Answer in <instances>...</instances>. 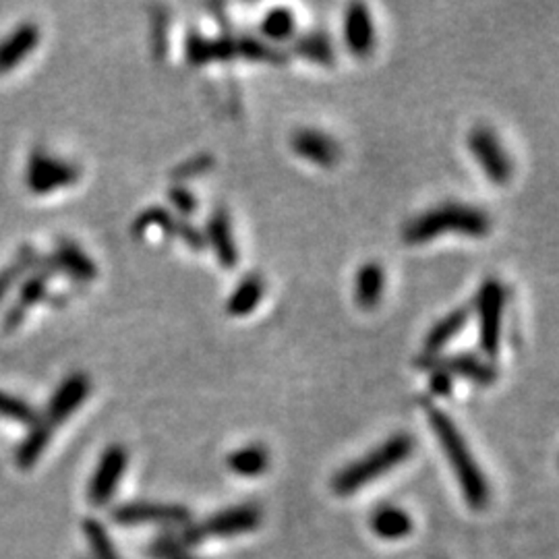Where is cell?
Returning a JSON list of instances; mask_svg holds the SVG:
<instances>
[{"mask_svg": "<svg viewBox=\"0 0 559 559\" xmlns=\"http://www.w3.org/2000/svg\"><path fill=\"white\" fill-rule=\"evenodd\" d=\"M262 522V516H259V510L255 506H235L230 510H224V512L208 518L206 522L200 524L193 533L189 535V538L193 541H200V538L208 537H236L244 535L255 530Z\"/></svg>", "mask_w": 559, "mask_h": 559, "instance_id": "8fae6325", "label": "cell"}, {"mask_svg": "<svg viewBox=\"0 0 559 559\" xmlns=\"http://www.w3.org/2000/svg\"><path fill=\"white\" fill-rule=\"evenodd\" d=\"M149 554H152L155 559H200L195 557L193 554L182 547V545L168 541V538H162V541H155L152 547H149Z\"/></svg>", "mask_w": 559, "mask_h": 559, "instance_id": "4dcf8cb0", "label": "cell"}, {"mask_svg": "<svg viewBox=\"0 0 559 559\" xmlns=\"http://www.w3.org/2000/svg\"><path fill=\"white\" fill-rule=\"evenodd\" d=\"M429 425H431L435 438H438L439 446L446 454V458L452 466L458 485L465 493V500L470 508L481 510L487 506L489 501V485L485 475L481 473L479 465H476L473 452L468 449V443L462 438L460 429L456 422L448 417V413L439 411V408H431L429 411Z\"/></svg>", "mask_w": 559, "mask_h": 559, "instance_id": "6da1fadb", "label": "cell"}, {"mask_svg": "<svg viewBox=\"0 0 559 559\" xmlns=\"http://www.w3.org/2000/svg\"><path fill=\"white\" fill-rule=\"evenodd\" d=\"M344 42L354 57H369L375 46V30L371 13L363 3H352L344 13Z\"/></svg>", "mask_w": 559, "mask_h": 559, "instance_id": "5bb4252c", "label": "cell"}, {"mask_svg": "<svg viewBox=\"0 0 559 559\" xmlns=\"http://www.w3.org/2000/svg\"><path fill=\"white\" fill-rule=\"evenodd\" d=\"M290 147L298 158L322 168H332L340 160L338 143L317 129H298L290 138Z\"/></svg>", "mask_w": 559, "mask_h": 559, "instance_id": "7c38bea8", "label": "cell"}, {"mask_svg": "<svg viewBox=\"0 0 559 559\" xmlns=\"http://www.w3.org/2000/svg\"><path fill=\"white\" fill-rule=\"evenodd\" d=\"M33 253L31 251H25V253L15 259V262H11L9 265H4L3 270H0V303L4 301V297L9 295V292L13 290V286H15L19 280L23 278V274L30 268H33Z\"/></svg>", "mask_w": 559, "mask_h": 559, "instance_id": "f546056e", "label": "cell"}, {"mask_svg": "<svg viewBox=\"0 0 559 559\" xmlns=\"http://www.w3.org/2000/svg\"><path fill=\"white\" fill-rule=\"evenodd\" d=\"M50 438H52V429L44 425L42 421H38L36 425L31 427V431L27 433V438L22 441V446L17 448V454H15L17 465L23 470L36 465L40 456H42L44 449L48 448V443H50Z\"/></svg>", "mask_w": 559, "mask_h": 559, "instance_id": "d4e9b609", "label": "cell"}, {"mask_svg": "<svg viewBox=\"0 0 559 559\" xmlns=\"http://www.w3.org/2000/svg\"><path fill=\"white\" fill-rule=\"evenodd\" d=\"M414 439L406 433H398L381 443L363 458L354 460L352 465L340 470L333 476V491L338 495H350L354 491L371 485L375 479L384 476L400 466L413 454Z\"/></svg>", "mask_w": 559, "mask_h": 559, "instance_id": "3957f363", "label": "cell"}, {"mask_svg": "<svg viewBox=\"0 0 559 559\" xmlns=\"http://www.w3.org/2000/svg\"><path fill=\"white\" fill-rule=\"evenodd\" d=\"M176 235H179L182 241H185L189 247H193L197 251H201L206 247V236L200 233L195 226H191L189 222H179L176 224Z\"/></svg>", "mask_w": 559, "mask_h": 559, "instance_id": "d6a6232c", "label": "cell"}, {"mask_svg": "<svg viewBox=\"0 0 559 559\" xmlns=\"http://www.w3.org/2000/svg\"><path fill=\"white\" fill-rule=\"evenodd\" d=\"M452 379H454L452 375H448L443 371H433L431 381H429V387H431V392L438 394V396H449L454 387Z\"/></svg>", "mask_w": 559, "mask_h": 559, "instance_id": "836d02e7", "label": "cell"}, {"mask_svg": "<svg viewBox=\"0 0 559 559\" xmlns=\"http://www.w3.org/2000/svg\"><path fill=\"white\" fill-rule=\"evenodd\" d=\"M168 197H170V203H173V206L179 209V214H182V216L193 214V211L197 209L195 195L191 193L187 187H179V185L173 187V189H170Z\"/></svg>", "mask_w": 559, "mask_h": 559, "instance_id": "1f68e13d", "label": "cell"}, {"mask_svg": "<svg viewBox=\"0 0 559 559\" xmlns=\"http://www.w3.org/2000/svg\"><path fill=\"white\" fill-rule=\"evenodd\" d=\"M92 392V379L85 373H71L69 377L60 381V386L54 390L50 402H48L44 419H40L50 429H54L60 422H65L77 408L84 406Z\"/></svg>", "mask_w": 559, "mask_h": 559, "instance_id": "9c48e42d", "label": "cell"}, {"mask_svg": "<svg viewBox=\"0 0 559 559\" xmlns=\"http://www.w3.org/2000/svg\"><path fill=\"white\" fill-rule=\"evenodd\" d=\"M52 262L54 268L79 280V282H92V280L98 278V265H95L93 259L77 243L69 241V238H63V241L57 243Z\"/></svg>", "mask_w": 559, "mask_h": 559, "instance_id": "e0dca14e", "label": "cell"}, {"mask_svg": "<svg viewBox=\"0 0 559 559\" xmlns=\"http://www.w3.org/2000/svg\"><path fill=\"white\" fill-rule=\"evenodd\" d=\"M265 292L263 280L259 276H247L238 282L236 288L230 292L226 301V313L233 317H247L257 309V305L262 303Z\"/></svg>", "mask_w": 559, "mask_h": 559, "instance_id": "44dd1931", "label": "cell"}, {"mask_svg": "<svg viewBox=\"0 0 559 559\" xmlns=\"http://www.w3.org/2000/svg\"><path fill=\"white\" fill-rule=\"evenodd\" d=\"M206 241L211 244L217 262L224 270H235L238 263V247L236 238L233 235V222L230 216L224 209H217L216 214H211L206 226Z\"/></svg>", "mask_w": 559, "mask_h": 559, "instance_id": "9a60e30c", "label": "cell"}, {"mask_svg": "<svg viewBox=\"0 0 559 559\" xmlns=\"http://www.w3.org/2000/svg\"><path fill=\"white\" fill-rule=\"evenodd\" d=\"M176 224H179V220H174L170 211L162 209V208H149L143 211L138 220H135L133 235L143 236L154 228L160 230V233L164 235H176Z\"/></svg>", "mask_w": 559, "mask_h": 559, "instance_id": "4316f807", "label": "cell"}, {"mask_svg": "<svg viewBox=\"0 0 559 559\" xmlns=\"http://www.w3.org/2000/svg\"><path fill=\"white\" fill-rule=\"evenodd\" d=\"M491 230V220L485 211L466 206V203H441L431 209L422 211L404 226V241L408 244H422L443 235H462L483 238Z\"/></svg>", "mask_w": 559, "mask_h": 559, "instance_id": "7a4b0ae2", "label": "cell"}, {"mask_svg": "<svg viewBox=\"0 0 559 559\" xmlns=\"http://www.w3.org/2000/svg\"><path fill=\"white\" fill-rule=\"evenodd\" d=\"M503 309H506V290L500 280H487L476 295V311H479V342L481 350L489 359H495L501 344Z\"/></svg>", "mask_w": 559, "mask_h": 559, "instance_id": "5b68a950", "label": "cell"}, {"mask_svg": "<svg viewBox=\"0 0 559 559\" xmlns=\"http://www.w3.org/2000/svg\"><path fill=\"white\" fill-rule=\"evenodd\" d=\"M129 465V454L127 449L114 443L108 446L104 454L100 456L98 465L90 479V487H87V497H90L92 506H106L112 500L114 491L119 489V483L125 475Z\"/></svg>", "mask_w": 559, "mask_h": 559, "instance_id": "ba28073f", "label": "cell"}, {"mask_svg": "<svg viewBox=\"0 0 559 559\" xmlns=\"http://www.w3.org/2000/svg\"><path fill=\"white\" fill-rule=\"evenodd\" d=\"M295 54L311 63L330 67L333 63V46L322 31H309L295 42Z\"/></svg>", "mask_w": 559, "mask_h": 559, "instance_id": "484cf974", "label": "cell"}, {"mask_svg": "<svg viewBox=\"0 0 559 559\" xmlns=\"http://www.w3.org/2000/svg\"><path fill=\"white\" fill-rule=\"evenodd\" d=\"M371 530L386 541H398L413 533V518L404 510L386 506L371 516Z\"/></svg>", "mask_w": 559, "mask_h": 559, "instance_id": "7402d4cb", "label": "cell"}, {"mask_svg": "<svg viewBox=\"0 0 559 559\" xmlns=\"http://www.w3.org/2000/svg\"><path fill=\"white\" fill-rule=\"evenodd\" d=\"M468 317H470V309H466V306H460V309H454V311H449L448 315H443L439 322L427 332V336H425L427 354L439 352L443 346L452 342V340L466 327Z\"/></svg>", "mask_w": 559, "mask_h": 559, "instance_id": "ffe728a7", "label": "cell"}, {"mask_svg": "<svg viewBox=\"0 0 559 559\" xmlns=\"http://www.w3.org/2000/svg\"><path fill=\"white\" fill-rule=\"evenodd\" d=\"M189 512L173 503H125L114 510V520L119 524H143V522H185Z\"/></svg>", "mask_w": 559, "mask_h": 559, "instance_id": "2e32d148", "label": "cell"}, {"mask_svg": "<svg viewBox=\"0 0 559 559\" xmlns=\"http://www.w3.org/2000/svg\"><path fill=\"white\" fill-rule=\"evenodd\" d=\"M48 288V274L46 271H33L31 276H27L22 286H19L17 303L11 306L9 313L4 315V330H15V327L23 322L25 311H30L33 305L42 301Z\"/></svg>", "mask_w": 559, "mask_h": 559, "instance_id": "ac0fdd59", "label": "cell"}, {"mask_svg": "<svg viewBox=\"0 0 559 559\" xmlns=\"http://www.w3.org/2000/svg\"><path fill=\"white\" fill-rule=\"evenodd\" d=\"M79 176L81 170L75 164L46 152H33L25 166V185L33 195H48L73 187Z\"/></svg>", "mask_w": 559, "mask_h": 559, "instance_id": "8992f818", "label": "cell"}, {"mask_svg": "<svg viewBox=\"0 0 559 559\" xmlns=\"http://www.w3.org/2000/svg\"><path fill=\"white\" fill-rule=\"evenodd\" d=\"M84 533H85L87 543H90L92 554L95 559H120L117 549H114V543L111 541V537H108V533L100 522L85 520Z\"/></svg>", "mask_w": 559, "mask_h": 559, "instance_id": "f1b7e54d", "label": "cell"}, {"mask_svg": "<svg viewBox=\"0 0 559 559\" xmlns=\"http://www.w3.org/2000/svg\"><path fill=\"white\" fill-rule=\"evenodd\" d=\"M249 58L263 60V63H282L286 58L274 46L257 40L253 36H224V38H206L201 33L191 31L187 38V60L191 65H206L216 60H233Z\"/></svg>", "mask_w": 559, "mask_h": 559, "instance_id": "277c9868", "label": "cell"}, {"mask_svg": "<svg viewBox=\"0 0 559 559\" xmlns=\"http://www.w3.org/2000/svg\"><path fill=\"white\" fill-rule=\"evenodd\" d=\"M297 19L295 13L286 6H274L265 13L262 23H259V31H262L263 42H286L295 36Z\"/></svg>", "mask_w": 559, "mask_h": 559, "instance_id": "603a6c76", "label": "cell"}, {"mask_svg": "<svg viewBox=\"0 0 559 559\" xmlns=\"http://www.w3.org/2000/svg\"><path fill=\"white\" fill-rule=\"evenodd\" d=\"M419 365L425 369L443 371L448 375H460V377L470 379L473 384L479 386H491L495 384L497 371L493 365H489L487 360L476 357L473 352H458V354H448V357H435V354H427L425 359H419Z\"/></svg>", "mask_w": 559, "mask_h": 559, "instance_id": "30bf717a", "label": "cell"}, {"mask_svg": "<svg viewBox=\"0 0 559 559\" xmlns=\"http://www.w3.org/2000/svg\"><path fill=\"white\" fill-rule=\"evenodd\" d=\"M468 149L491 182L506 185L512 179V160L489 127H476L470 131Z\"/></svg>", "mask_w": 559, "mask_h": 559, "instance_id": "52a82bcc", "label": "cell"}, {"mask_svg": "<svg viewBox=\"0 0 559 559\" xmlns=\"http://www.w3.org/2000/svg\"><path fill=\"white\" fill-rule=\"evenodd\" d=\"M40 36H42V31H40L38 23L33 22H25L6 33L0 40V75L17 69V65L23 63L36 50Z\"/></svg>", "mask_w": 559, "mask_h": 559, "instance_id": "4fadbf2b", "label": "cell"}, {"mask_svg": "<svg viewBox=\"0 0 559 559\" xmlns=\"http://www.w3.org/2000/svg\"><path fill=\"white\" fill-rule=\"evenodd\" d=\"M0 417L31 427L40 421L36 408H33L30 402H25L19 396H13V394L3 390H0Z\"/></svg>", "mask_w": 559, "mask_h": 559, "instance_id": "83f0119b", "label": "cell"}, {"mask_svg": "<svg viewBox=\"0 0 559 559\" xmlns=\"http://www.w3.org/2000/svg\"><path fill=\"white\" fill-rule=\"evenodd\" d=\"M228 468L238 476H259L268 470L270 454L263 446H244L228 456Z\"/></svg>", "mask_w": 559, "mask_h": 559, "instance_id": "cb8c5ba5", "label": "cell"}, {"mask_svg": "<svg viewBox=\"0 0 559 559\" xmlns=\"http://www.w3.org/2000/svg\"><path fill=\"white\" fill-rule=\"evenodd\" d=\"M386 288V271L379 263L369 262L360 265L354 276V301L360 309H373L381 301Z\"/></svg>", "mask_w": 559, "mask_h": 559, "instance_id": "d6986e66", "label": "cell"}]
</instances>
